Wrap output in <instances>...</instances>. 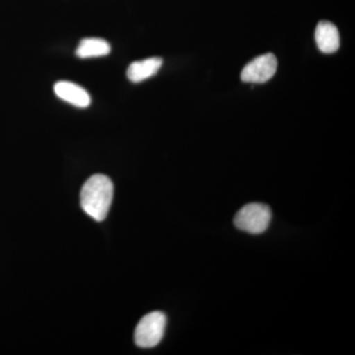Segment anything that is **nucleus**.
Returning <instances> with one entry per match:
<instances>
[{
  "mask_svg": "<svg viewBox=\"0 0 355 355\" xmlns=\"http://www.w3.org/2000/svg\"><path fill=\"white\" fill-rule=\"evenodd\" d=\"M114 197V184L109 177L102 174L89 178L81 190V207L96 221H103L108 216Z\"/></svg>",
  "mask_w": 355,
  "mask_h": 355,
  "instance_id": "1",
  "label": "nucleus"
},
{
  "mask_svg": "<svg viewBox=\"0 0 355 355\" xmlns=\"http://www.w3.org/2000/svg\"><path fill=\"white\" fill-rule=\"evenodd\" d=\"M272 210L263 203L252 202L243 207L236 214V227L250 234H261L266 232L272 221Z\"/></svg>",
  "mask_w": 355,
  "mask_h": 355,
  "instance_id": "2",
  "label": "nucleus"
},
{
  "mask_svg": "<svg viewBox=\"0 0 355 355\" xmlns=\"http://www.w3.org/2000/svg\"><path fill=\"white\" fill-rule=\"evenodd\" d=\"M167 317L164 313H149L140 320L135 331V342L141 349H151L162 340L164 336Z\"/></svg>",
  "mask_w": 355,
  "mask_h": 355,
  "instance_id": "3",
  "label": "nucleus"
},
{
  "mask_svg": "<svg viewBox=\"0 0 355 355\" xmlns=\"http://www.w3.org/2000/svg\"><path fill=\"white\" fill-rule=\"evenodd\" d=\"M277 69V60L272 53H266L254 58L241 72L243 83H265L275 76Z\"/></svg>",
  "mask_w": 355,
  "mask_h": 355,
  "instance_id": "4",
  "label": "nucleus"
},
{
  "mask_svg": "<svg viewBox=\"0 0 355 355\" xmlns=\"http://www.w3.org/2000/svg\"><path fill=\"white\" fill-rule=\"evenodd\" d=\"M53 90L60 99L78 108H87L90 105L91 97L87 91L76 83L58 81L55 84Z\"/></svg>",
  "mask_w": 355,
  "mask_h": 355,
  "instance_id": "5",
  "label": "nucleus"
},
{
  "mask_svg": "<svg viewBox=\"0 0 355 355\" xmlns=\"http://www.w3.org/2000/svg\"><path fill=\"white\" fill-rule=\"evenodd\" d=\"M315 39L322 53H333L340 48V33L338 28L329 21H321L318 24Z\"/></svg>",
  "mask_w": 355,
  "mask_h": 355,
  "instance_id": "6",
  "label": "nucleus"
},
{
  "mask_svg": "<svg viewBox=\"0 0 355 355\" xmlns=\"http://www.w3.org/2000/svg\"><path fill=\"white\" fill-rule=\"evenodd\" d=\"M163 64L161 58H149L135 62L128 67L127 76L132 83H139L155 76Z\"/></svg>",
  "mask_w": 355,
  "mask_h": 355,
  "instance_id": "7",
  "label": "nucleus"
},
{
  "mask_svg": "<svg viewBox=\"0 0 355 355\" xmlns=\"http://www.w3.org/2000/svg\"><path fill=\"white\" fill-rule=\"evenodd\" d=\"M111 53V44L106 40L86 38L81 40L76 53L80 58L105 57Z\"/></svg>",
  "mask_w": 355,
  "mask_h": 355,
  "instance_id": "8",
  "label": "nucleus"
}]
</instances>
